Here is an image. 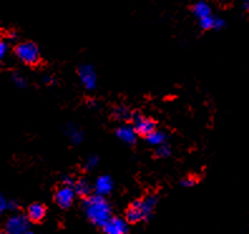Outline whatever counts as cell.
Masks as SVG:
<instances>
[{
	"instance_id": "ba28073f",
	"label": "cell",
	"mask_w": 249,
	"mask_h": 234,
	"mask_svg": "<svg viewBox=\"0 0 249 234\" xmlns=\"http://www.w3.org/2000/svg\"><path fill=\"white\" fill-rule=\"evenodd\" d=\"M105 234H128V222L120 216H112L108 222L102 227Z\"/></svg>"
},
{
	"instance_id": "9a60e30c",
	"label": "cell",
	"mask_w": 249,
	"mask_h": 234,
	"mask_svg": "<svg viewBox=\"0 0 249 234\" xmlns=\"http://www.w3.org/2000/svg\"><path fill=\"white\" fill-rule=\"evenodd\" d=\"M73 188H74L76 194L79 195V197H83V198L89 197V195L91 194V190H92V186L89 185V182L85 179L76 180Z\"/></svg>"
},
{
	"instance_id": "7c38bea8",
	"label": "cell",
	"mask_w": 249,
	"mask_h": 234,
	"mask_svg": "<svg viewBox=\"0 0 249 234\" xmlns=\"http://www.w3.org/2000/svg\"><path fill=\"white\" fill-rule=\"evenodd\" d=\"M46 213H47V209H46V207L43 205V204L34 203V204H31V205H29V208H28L27 216L29 218V220H31V222L38 223L44 219Z\"/></svg>"
},
{
	"instance_id": "5bb4252c",
	"label": "cell",
	"mask_w": 249,
	"mask_h": 234,
	"mask_svg": "<svg viewBox=\"0 0 249 234\" xmlns=\"http://www.w3.org/2000/svg\"><path fill=\"white\" fill-rule=\"evenodd\" d=\"M193 14L196 17L197 19H203L205 17L212 16V8L205 0H197L195 1L194 5L192 6Z\"/></svg>"
},
{
	"instance_id": "d4e9b609",
	"label": "cell",
	"mask_w": 249,
	"mask_h": 234,
	"mask_svg": "<svg viewBox=\"0 0 249 234\" xmlns=\"http://www.w3.org/2000/svg\"><path fill=\"white\" fill-rule=\"evenodd\" d=\"M43 82L46 83V85H53V83H54V79L49 78V77L47 76V77H44V79H43Z\"/></svg>"
},
{
	"instance_id": "3957f363",
	"label": "cell",
	"mask_w": 249,
	"mask_h": 234,
	"mask_svg": "<svg viewBox=\"0 0 249 234\" xmlns=\"http://www.w3.org/2000/svg\"><path fill=\"white\" fill-rule=\"evenodd\" d=\"M17 58L28 66H36L40 61L39 48L34 42L27 40V42L18 43L14 48Z\"/></svg>"
},
{
	"instance_id": "83f0119b",
	"label": "cell",
	"mask_w": 249,
	"mask_h": 234,
	"mask_svg": "<svg viewBox=\"0 0 249 234\" xmlns=\"http://www.w3.org/2000/svg\"><path fill=\"white\" fill-rule=\"evenodd\" d=\"M220 3H228V1H231V0H219Z\"/></svg>"
},
{
	"instance_id": "cb8c5ba5",
	"label": "cell",
	"mask_w": 249,
	"mask_h": 234,
	"mask_svg": "<svg viewBox=\"0 0 249 234\" xmlns=\"http://www.w3.org/2000/svg\"><path fill=\"white\" fill-rule=\"evenodd\" d=\"M18 209V203L16 200H9V203H8V212H17Z\"/></svg>"
},
{
	"instance_id": "5b68a950",
	"label": "cell",
	"mask_w": 249,
	"mask_h": 234,
	"mask_svg": "<svg viewBox=\"0 0 249 234\" xmlns=\"http://www.w3.org/2000/svg\"><path fill=\"white\" fill-rule=\"evenodd\" d=\"M77 74L79 77V81L82 83V86L89 91H93L97 86V74L94 71L93 66L89 63L79 64L77 68Z\"/></svg>"
},
{
	"instance_id": "d6986e66",
	"label": "cell",
	"mask_w": 249,
	"mask_h": 234,
	"mask_svg": "<svg viewBox=\"0 0 249 234\" xmlns=\"http://www.w3.org/2000/svg\"><path fill=\"white\" fill-rule=\"evenodd\" d=\"M12 81L17 87H19V89H24L25 86H27V79L17 72H14L12 74Z\"/></svg>"
},
{
	"instance_id": "e0dca14e",
	"label": "cell",
	"mask_w": 249,
	"mask_h": 234,
	"mask_svg": "<svg viewBox=\"0 0 249 234\" xmlns=\"http://www.w3.org/2000/svg\"><path fill=\"white\" fill-rule=\"evenodd\" d=\"M145 139L150 145L156 146V147H158V146L165 144V141H166V135H165L164 132H161V131L155 130V131H152L151 134L147 135Z\"/></svg>"
},
{
	"instance_id": "ffe728a7",
	"label": "cell",
	"mask_w": 249,
	"mask_h": 234,
	"mask_svg": "<svg viewBox=\"0 0 249 234\" xmlns=\"http://www.w3.org/2000/svg\"><path fill=\"white\" fill-rule=\"evenodd\" d=\"M98 164V158L96 155H89V158L86 159L85 164H83V169L85 170H92L94 167L97 166Z\"/></svg>"
},
{
	"instance_id": "7a4b0ae2",
	"label": "cell",
	"mask_w": 249,
	"mask_h": 234,
	"mask_svg": "<svg viewBox=\"0 0 249 234\" xmlns=\"http://www.w3.org/2000/svg\"><path fill=\"white\" fill-rule=\"evenodd\" d=\"M156 205H158L156 195H146L143 198L137 199L132 201L126 210V220L132 224L146 222L152 216Z\"/></svg>"
},
{
	"instance_id": "277c9868",
	"label": "cell",
	"mask_w": 249,
	"mask_h": 234,
	"mask_svg": "<svg viewBox=\"0 0 249 234\" xmlns=\"http://www.w3.org/2000/svg\"><path fill=\"white\" fill-rule=\"evenodd\" d=\"M29 218L24 214L14 213L6 219L4 224V234H24L29 231Z\"/></svg>"
},
{
	"instance_id": "52a82bcc",
	"label": "cell",
	"mask_w": 249,
	"mask_h": 234,
	"mask_svg": "<svg viewBox=\"0 0 249 234\" xmlns=\"http://www.w3.org/2000/svg\"><path fill=\"white\" fill-rule=\"evenodd\" d=\"M76 192L74 188L70 185H62L61 188L57 189V192L54 194V201L58 207L62 209H68L74 201V197H76Z\"/></svg>"
},
{
	"instance_id": "2e32d148",
	"label": "cell",
	"mask_w": 249,
	"mask_h": 234,
	"mask_svg": "<svg viewBox=\"0 0 249 234\" xmlns=\"http://www.w3.org/2000/svg\"><path fill=\"white\" fill-rule=\"evenodd\" d=\"M132 113L134 111H131L126 106H119L113 109V119L119 120V121H131Z\"/></svg>"
},
{
	"instance_id": "4fadbf2b",
	"label": "cell",
	"mask_w": 249,
	"mask_h": 234,
	"mask_svg": "<svg viewBox=\"0 0 249 234\" xmlns=\"http://www.w3.org/2000/svg\"><path fill=\"white\" fill-rule=\"evenodd\" d=\"M64 132H66V135L71 140V143L74 144V145H79L85 140V135H83L82 130L77 127L74 124H67L66 128H64Z\"/></svg>"
},
{
	"instance_id": "484cf974",
	"label": "cell",
	"mask_w": 249,
	"mask_h": 234,
	"mask_svg": "<svg viewBox=\"0 0 249 234\" xmlns=\"http://www.w3.org/2000/svg\"><path fill=\"white\" fill-rule=\"evenodd\" d=\"M242 8H243V10H246V12H249V0H243Z\"/></svg>"
},
{
	"instance_id": "30bf717a",
	"label": "cell",
	"mask_w": 249,
	"mask_h": 234,
	"mask_svg": "<svg viewBox=\"0 0 249 234\" xmlns=\"http://www.w3.org/2000/svg\"><path fill=\"white\" fill-rule=\"evenodd\" d=\"M94 194L102 195V197H106L109 193L112 192L113 189V181L111 179V177L108 175H101L96 179L94 181Z\"/></svg>"
},
{
	"instance_id": "9c48e42d",
	"label": "cell",
	"mask_w": 249,
	"mask_h": 234,
	"mask_svg": "<svg viewBox=\"0 0 249 234\" xmlns=\"http://www.w3.org/2000/svg\"><path fill=\"white\" fill-rule=\"evenodd\" d=\"M137 135L139 134L136 132L134 126L130 125H122L116 130V136H117V139L120 141H122L124 144H127V145H134L136 143Z\"/></svg>"
},
{
	"instance_id": "4316f807",
	"label": "cell",
	"mask_w": 249,
	"mask_h": 234,
	"mask_svg": "<svg viewBox=\"0 0 249 234\" xmlns=\"http://www.w3.org/2000/svg\"><path fill=\"white\" fill-rule=\"evenodd\" d=\"M24 234H36V233H34V232H32L31 229H29V231H28V232H25Z\"/></svg>"
},
{
	"instance_id": "44dd1931",
	"label": "cell",
	"mask_w": 249,
	"mask_h": 234,
	"mask_svg": "<svg viewBox=\"0 0 249 234\" xmlns=\"http://www.w3.org/2000/svg\"><path fill=\"white\" fill-rule=\"evenodd\" d=\"M8 52H9V43L3 39L0 42V58L4 59L6 54H8Z\"/></svg>"
},
{
	"instance_id": "ac0fdd59",
	"label": "cell",
	"mask_w": 249,
	"mask_h": 234,
	"mask_svg": "<svg viewBox=\"0 0 249 234\" xmlns=\"http://www.w3.org/2000/svg\"><path fill=\"white\" fill-rule=\"evenodd\" d=\"M170 155H171L170 146L166 145V144H162V145L158 146V149H156V156H158V158H169Z\"/></svg>"
},
{
	"instance_id": "6da1fadb",
	"label": "cell",
	"mask_w": 249,
	"mask_h": 234,
	"mask_svg": "<svg viewBox=\"0 0 249 234\" xmlns=\"http://www.w3.org/2000/svg\"><path fill=\"white\" fill-rule=\"evenodd\" d=\"M83 212L92 224L102 228L112 218V208L102 195H89L83 199Z\"/></svg>"
},
{
	"instance_id": "8992f818",
	"label": "cell",
	"mask_w": 249,
	"mask_h": 234,
	"mask_svg": "<svg viewBox=\"0 0 249 234\" xmlns=\"http://www.w3.org/2000/svg\"><path fill=\"white\" fill-rule=\"evenodd\" d=\"M131 121L134 122V127L137 134L143 137H146L149 134H151L152 131L156 130V122L152 119L145 117V116L139 112L132 113V120Z\"/></svg>"
},
{
	"instance_id": "7402d4cb",
	"label": "cell",
	"mask_w": 249,
	"mask_h": 234,
	"mask_svg": "<svg viewBox=\"0 0 249 234\" xmlns=\"http://www.w3.org/2000/svg\"><path fill=\"white\" fill-rule=\"evenodd\" d=\"M196 184V179L194 177H188V178H184V179L180 181V185L184 186V188H192Z\"/></svg>"
},
{
	"instance_id": "603a6c76",
	"label": "cell",
	"mask_w": 249,
	"mask_h": 234,
	"mask_svg": "<svg viewBox=\"0 0 249 234\" xmlns=\"http://www.w3.org/2000/svg\"><path fill=\"white\" fill-rule=\"evenodd\" d=\"M8 203H9V200L4 198V195H0V213L8 212Z\"/></svg>"
},
{
	"instance_id": "8fae6325",
	"label": "cell",
	"mask_w": 249,
	"mask_h": 234,
	"mask_svg": "<svg viewBox=\"0 0 249 234\" xmlns=\"http://www.w3.org/2000/svg\"><path fill=\"white\" fill-rule=\"evenodd\" d=\"M199 27L203 29V31H220L225 27V20L220 17H205L203 19H199Z\"/></svg>"
}]
</instances>
